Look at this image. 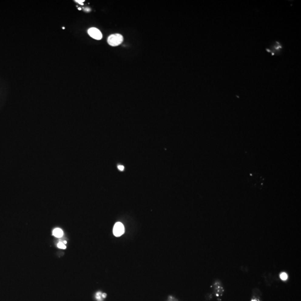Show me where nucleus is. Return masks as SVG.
<instances>
[{
    "mask_svg": "<svg viewBox=\"0 0 301 301\" xmlns=\"http://www.w3.org/2000/svg\"><path fill=\"white\" fill-rule=\"evenodd\" d=\"M75 1V2H78L80 5H84L83 2H84V0H76Z\"/></svg>",
    "mask_w": 301,
    "mask_h": 301,
    "instance_id": "nucleus-7",
    "label": "nucleus"
},
{
    "mask_svg": "<svg viewBox=\"0 0 301 301\" xmlns=\"http://www.w3.org/2000/svg\"><path fill=\"white\" fill-rule=\"evenodd\" d=\"M52 235L56 238H61L63 235V232L60 228H56L53 230Z\"/></svg>",
    "mask_w": 301,
    "mask_h": 301,
    "instance_id": "nucleus-4",
    "label": "nucleus"
},
{
    "mask_svg": "<svg viewBox=\"0 0 301 301\" xmlns=\"http://www.w3.org/2000/svg\"><path fill=\"white\" fill-rule=\"evenodd\" d=\"M118 170H120V171H123L124 170V167L123 166H122V165H119L118 166Z\"/></svg>",
    "mask_w": 301,
    "mask_h": 301,
    "instance_id": "nucleus-8",
    "label": "nucleus"
},
{
    "mask_svg": "<svg viewBox=\"0 0 301 301\" xmlns=\"http://www.w3.org/2000/svg\"><path fill=\"white\" fill-rule=\"evenodd\" d=\"M78 9H79V10H81V8H79Z\"/></svg>",
    "mask_w": 301,
    "mask_h": 301,
    "instance_id": "nucleus-10",
    "label": "nucleus"
},
{
    "mask_svg": "<svg viewBox=\"0 0 301 301\" xmlns=\"http://www.w3.org/2000/svg\"><path fill=\"white\" fill-rule=\"evenodd\" d=\"M108 43L112 46H117L121 44L123 41V37L120 34L110 35L108 38Z\"/></svg>",
    "mask_w": 301,
    "mask_h": 301,
    "instance_id": "nucleus-1",
    "label": "nucleus"
},
{
    "mask_svg": "<svg viewBox=\"0 0 301 301\" xmlns=\"http://www.w3.org/2000/svg\"><path fill=\"white\" fill-rule=\"evenodd\" d=\"M64 243V244H66L67 243V242H66V241H65V240H64V243Z\"/></svg>",
    "mask_w": 301,
    "mask_h": 301,
    "instance_id": "nucleus-9",
    "label": "nucleus"
},
{
    "mask_svg": "<svg viewBox=\"0 0 301 301\" xmlns=\"http://www.w3.org/2000/svg\"><path fill=\"white\" fill-rule=\"evenodd\" d=\"M113 234L116 236H121L124 233V227L121 222H117L113 228Z\"/></svg>",
    "mask_w": 301,
    "mask_h": 301,
    "instance_id": "nucleus-3",
    "label": "nucleus"
},
{
    "mask_svg": "<svg viewBox=\"0 0 301 301\" xmlns=\"http://www.w3.org/2000/svg\"><path fill=\"white\" fill-rule=\"evenodd\" d=\"M88 33L90 37L98 40H101L103 37L102 32L99 29L96 28H90L88 30Z\"/></svg>",
    "mask_w": 301,
    "mask_h": 301,
    "instance_id": "nucleus-2",
    "label": "nucleus"
},
{
    "mask_svg": "<svg viewBox=\"0 0 301 301\" xmlns=\"http://www.w3.org/2000/svg\"><path fill=\"white\" fill-rule=\"evenodd\" d=\"M57 246L60 249H65L66 248V247L65 246V244L63 243H62V242H59V243L58 244Z\"/></svg>",
    "mask_w": 301,
    "mask_h": 301,
    "instance_id": "nucleus-6",
    "label": "nucleus"
},
{
    "mask_svg": "<svg viewBox=\"0 0 301 301\" xmlns=\"http://www.w3.org/2000/svg\"><path fill=\"white\" fill-rule=\"evenodd\" d=\"M280 277H281V279H282L283 281H286L288 278L287 274L285 273V272H283L281 274Z\"/></svg>",
    "mask_w": 301,
    "mask_h": 301,
    "instance_id": "nucleus-5",
    "label": "nucleus"
}]
</instances>
